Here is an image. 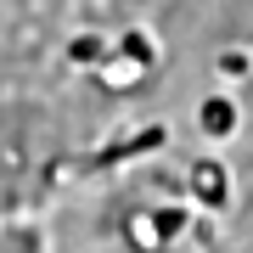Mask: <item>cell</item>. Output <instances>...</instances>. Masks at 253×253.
<instances>
[{
    "label": "cell",
    "instance_id": "obj_1",
    "mask_svg": "<svg viewBox=\"0 0 253 253\" xmlns=\"http://www.w3.org/2000/svg\"><path fill=\"white\" fill-rule=\"evenodd\" d=\"M197 124H203L208 141H231L242 118H236V101H231V96H208L203 107H197Z\"/></svg>",
    "mask_w": 253,
    "mask_h": 253
},
{
    "label": "cell",
    "instance_id": "obj_2",
    "mask_svg": "<svg viewBox=\"0 0 253 253\" xmlns=\"http://www.w3.org/2000/svg\"><path fill=\"white\" fill-rule=\"evenodd\" d=\"M191 186H197V197H203L208 208H219V203H225V174H219V163H197Z\"/></svg>",
    "mask_w": 253,
    "mask_h": 253
},
{
    "label": "cell",
    "instance_id": "obj_3",
    "mask_svg": "<svg viewBox=\"0 0 253 253\" xmlns=\"http://www.w3.org/2000/svg\"><path fill=\"white\" fill-rule=\"evenodd\" d=\"M101 51H107V45H101V34H84V40H73V56H79V62H96Z\"/></svg>",
    "mask_w": 253,
    "mask_h": 253
},
{
    "label": "cell",
    "instance_id": "obj_4",
    "mask_svg": "<svg viewBox=\"0 0 253 253\" xmlns=\"http://www.w3.org/2000/svg\"><path fill=\"white\" fill-rule=\"evenodd\" d=\"M242 68H248V56H242V51H225V56H219V73H231V79H236Z\"/></svg>",
    "mask_w": 253,
    "mask_h": 253
}]
</instances>
